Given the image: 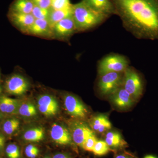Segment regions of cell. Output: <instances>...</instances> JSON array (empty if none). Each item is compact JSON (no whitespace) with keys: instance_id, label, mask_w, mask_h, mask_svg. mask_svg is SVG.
Returning <instances> with one entry per match:
<instances>
[{"instance_id":"18","label":"cell","mask_w":158,"mask_h":158,"mask_svg":"<svg viewBox=\"0 0 158 158\" xmlns=\"http://www.w3.org/2000/svg\"><path fill=\"white\" fill-rule=\"evenodd\" d=\"M72 8L73 6L69 8L59 10L50 9L47 20L52 29L57 23L72 15Z\"/></svg>"},{"instance_id":"30","label":"cell","mask_w":158,"mask_h":158,"mask_svg":"<svg viewBox=\"0 0 158 158\" xmlns=\"http://www.w3.org/2000/svg\"><path fill=\"white\" fill-rule=\"evenodd\" d=\"M34 6L45 9H51V0H32Z\"/></svg>"},{"instance_id":"33","label":"cell","mask_w":158,"mask_h":158,"mask_svg":"<svg viewBox=\"0 0 158 158\" xmlns=\"http://www.w3.org/2000/svg\"><path fill=\"white\" fill-rule=\"evenodd\" d=\"M115 158H131L127 156L124 155H118L116 156Z\"/></svg>"},{"instance_id":"38","label":"cell","mask_w":158,"mask_h":158,"mask_svg":"<svg viewBox=\"0 0 158 158\" xmlns=\"http://www.w3.org/2000/svg\"><path fill=\"white\" fill-rule=\"evenodd\" d=\"M1 111H0V117H1Z\"/></svg>"},{"instance_id":"13","label":"cell","mask_w":158,"mask_h":158,"mask_svg":"<svg viewBox=\"0 0 158 158\" xmlns=\"http://www.w3.org/2000/svg\"><path fill=\"white\" fill-rule=\"evenodd\" d=\"M111 98L113 104L121 110H126L131 107L135 100L122 86L111 94Z\"/></svg>"},{"instance_id":"7","label":"cell","mask_w":158,"mask_h":158,"mask_svg":"<svg viewBox=\"0 0 158 158\" xmlns=\"http://www.w3.org/2000/svg\"><path fill=\"white\" fill-rule=\"evenodd\" d=\"M69 131L73 141L81 147L89 137L94 135L91 128L85 123L79 120L71 123Z\"/></svg>"},{"instance_id":"12","label":"cell","mask_w":158,"mask_h":158,"mask_svg":"<svg viewBox=\"0 0 158 158\" xmlns=\"http://www.w3.org/2000/svg\"><path fill=\"white\" fill-rule=\"evenodd\" d=\"M51 137L57 144L68 145L71 144L73 139L70 131L63 126L54 123L51 127Z\"/></svg>"},{"instance_id":"8","label":"cell","mask_w":158,"mask_h":158,"mask_svg":"<svg viewBox=\"0 0 158 158\" xmlns=\"http://www.w3.org/2000/svg\"><path fill=\"white\" fill-rule=\"evenodd\" d=\"M64 105L67 113L74 118L83 119L88 115V110L85 105L73 95H65Z\"/></svg>"},{"instance_id":"23","label":"cell","mask_w":158,"mask_h":158,"mask_svg":"<svg viewBox=\"0 0 158 158\" xmlns=\"http://www.w3.org/2000/svg\"><path fill=\"white\" fill-rule=\"evenodd\" d=\"M19 125V121L17 118H9L4 122L2 127L3 131L7 135H12L18 129Z\"/></svg>"},{"instance_id":"32","label":"cell","mask_w":158,"mask_h":158,"mask_svg":"<svg viewBox=\"0 0 158 158\" xmlns=\"http://www.w3.org/2000/svg\"><path fill=\"white\" fill-rule=\"evenodd\" d=\"M5 138L4 137V138L1 139L0 140V150L3 148V147H4V144H5Z\"/></svg>"},{"instance_id":"4","label":"cell","mask_w":158,"mask_h":158,"mask_svg":"<svg viewBox=\"0 0 158 158\" xmlns=\"http://www.w3.org/2000/svg\"><path fill=\"white\" fill-rule=\"evenodd\" d=\"M129 66V60L126 57L119 54L108 55L98 63V73L102 76L109 73L124 72Z\"/></svg>"},{"instance_id":"6","label":"cell","mask_w":158,"mask_h":158,"mask_svg":"<svg viewBox=\"0 0 158 158\" xmlns=\"http://www.w3.org/2000/svg\"><path fill=\"white\" fill-rule=\"evenodd\" d=\"M30 86L28 80L19 74H13L6 80L5 84L6 92L12 95L21 96L27 91Z\"/></svg>"},{"instance_id":"36","label":"cell","mask_w":158,"mask_h":158,"mask_svg":"<svg viewBox=\"0 0 158 158\" xmlns=\"http://www.w3.org/2000/svg\"><path fill=\"white\" fill-rule=\"evenodd\" d=\"M2 87L0 86V94L1 93V92H2Z\"/></svg>"},{"instance_id":"24","label":"cell","mask_w":158,"mask_h":158,"mask_svg":"<svg viewBox=\"0 0 158 158\" xmlns=\"http://www.w3.org/2000/svg\"><path fill=\"white\" fill-rule=\"evenodd\" d=\"M110 147L106 141L102 140H98L92 152L95 155L102 156L107 154L110 152Z\"/></svg>"},{"instance_id":"1","label":"cell","mask_w":158,"mask_h":158,"mask_svg":"<svg viewBox=\"0 0 158 158\" xmlns=\"http://www.w3.org/2000/svg\"><path fill=\"white\" fill-rule=\"evenodd\" d=\"M123 25L137 39L158 40V0H110Z\"/></svg>"},{"instance_id":"21","label":"cell","mask_w":158,"mask_h":158,"mask_svg":"<svg viewBox=\"0 0 158 158\" xmlns=\"http://www.w3.org/2000/svg\"><path fill=\"white\" fill-rule=\"evenodd\" d=\"M44 130L42 127L30 129L24 134L23 138L26 141L31 142H39L44 138Z\"/></svg>"},{"instance_id":"28","label":"cell","mask_w":158,"mask_h":158,"mask_svg":"<svg viewBox=\"0 0 158 158\" xmlns=\"http://www.w3.org/2000/svg\"><path fill=\"white\" fill-rule=\"evenodd\" d=\"M97 141V139L95 137V135H93L90 136L86 140L81 148L86 151L92 152L94 147Z\"/></svg>"},{"instance_id":"15","label":"cell","mask_w":158,"mask_h":158,"mask_svg":"<svg viewBox=\"0 0 158 158\" xmlns=\"http://www.w3.org/2000/svg\"><path fill=\"white\" fill-rule=\"evenodd\" d=\"M88 6L98 12L110 17L116 15L115 9L110 0H82Z\"/></svg>"},{"instance_id":"20","label":"cell","mask_w":158,"mask_h":158,"mask_svg":"<svg viewBox=\"0 0 158 158\" xmlns=\"http://www.w3.org/2000/svg\"><path fill=\"white\" fill-rule=\"evenodd\" d=\"M105 141L109 147L114 148L123 147L127 144L121 135L116 131H110L107 133Z\"/></svg>"},{"instance_id":"27","label":"cell","mask_w":158,"mask_h":158,"mask_svg":"<svg viewBox=\"0 0 158 158\" xmlns=\"http://www.w3.org/2000/svg\"><path fill=\"white\" fill-rule=\"evenodd\" d=\"M6 152L9 158H19L20 156L19 148L15 144L8 145L6 148Z\"/></svg>"},{"instance_id":"10","label":"cell","mask_w":158,"mask_h":158,"mask_svg":"<svg viewBox=\"0 0 158 158\" xmlns=\"http://www.w3.org/2000/svg\"><path fill=\"white\" fill-rule=\"evenodd\" d=\"M9 16L12 23L20 31L26 34H27L35 20V19L31 14L9 11Z\"/></svg>"},{"instance_id":"19","label":"cell","mask_w":158,"mask_h":158,"mask_svg":"<svg viewBox=\"0 0 158 158\" xmlns=\"http://www.w3.org/2000/svg\"><path fill=\"white\" fill-rule=\"evenodd\" d=\"M34 6L32 0H15L11 5L9 11L31 14Z\"/></svg>"},{"instance_id":"3","label":"cell","mask_w":158,"mask_h":158,"mask_svg":"<svg viewBox=\"0 0 158 158\" xmlns=\"http://www.w3.org/2000/svg\"><path fill=\"white\" fill-rule=\"evenodd\" d=\"M122 87L136 101L143 94L144 81L142 77L135 70L128 66L123 72Z\"/></svg>"},{"instance_id":"11","label":"cell","mask_w":158,"mask_h":158,"mask_svg":"<svg viewBox=\"0 0 158 158\" xmlns=\"http://www.w3.org/2000/svg\"><path fill=\"white\" fill-rule=\"evenodd\" d=\"M37 106L40 112L46 116L56 115L59 110V105L56 99L49 94H44L39 97Z\"/></svg>"},{"instance_id":"2","label":"cell","mask_w":158,"mask_h":158,"mask_svg":"<svg viewBox=\"0 0 158 158\" xmlns=\"http://www.w3.org/2000/svg\"><path fill=\"white\" fill-rule=\"evenodd\" d=\"M72 16L77 32L95 27L109 17L91 9L83 1L73 5Z\"/></svg>"},{"instance_id":"29","label":"cell","mask_w":158,"mask_h":158,"mask_svg":"<svg viewBox=\"0 0 158 158\" xmlns=\"http://www.w3.org/2000/svg\"><path fill=\"white\" fill-rule=\"evenodd\" d=\"M25 153L29 158H36L39 154V149L33 144H29L26 148Z\"/></svg>"},{"instance_id":"31","label":"cell","mask_w":158,"mask_h":158,"mask_svg":"<svg viewBox=\"0 0 158 158\" xmlns=\"http://www.w3.org/2000/svg\"><path fill=\"white\" fill-rule=\"evenodd\" d=\"M53 158H70V157L66 154L58 153L55 155Z\"/></svg>"},{"instance_id":"37","label":"cell","mask_w":158,"mask_h":158,"mask_svg":"<svg viewBox=\"0 0 158 158\" xmlns=\"http://www.w3.org/2000/svg\"><path fill=\"white\" fill-rule=\"evenodd\" d=\"M44 158H51V157H46Z\"/></svg>"},{"instance_id":"14","label":"cell","mask_w":158,"mask_h":158,"mask_svg":"<svg viewBox=\"0 0 158 158\" xmlns=\"http://www.w3.org/2000/svg\"><path fill=\"white\" fill-rule=\"evenodd\" d=\"M27 34L45 38H54L52 28L47 19H35Z\"/></svg>"},{"instance_id":"35","label":"cell","mask_w":158,"mask_h":158,"mask_svg":"<svg viewBox=\"0 0 158 158\" xmlns=\"http://www.w3.org/2000/svg\"><path fill=\"white\" fill-rule=\"evenodd\" d=\"M4 136L2 135H0V140H1V139H2V138H4Z\"/></svg>"},{"instance_id":"26","label":"cell","mask_w":158,"mask_h":158,"mask_svg":"<svg viewBox=\"0 0 158 158\" xmlns=\"http://www.w3.org/2000/svg\"><path fill=\"white\" fill-rule=\"evenodd\" d=\"M70 0H51V9L59 10L72 7Z\"/></svg>"},{"instance_id":"25","label":"cell","mask_w":158,"mask_h":158,"mask_svg":"<svg viewBox=\"0 0 158 158\" xmlns=\"http://www.w3.org/2000/svg\"><path fill=\"white\" fill-rule=\"evenodd\" d=\"M50 9H45L34 6L31 14L35 19H48L49 15Z\"/></svg>"},{"instance_id":"16","label":"cell","mask_w":158,"mask_h":158,"mask_svg":"<svg viewBox=\"0 0 158 158\" xmlns=\"http://www.w3.org/2000/svg\"><path fill=\"white\" fill-rule=\"evenodd\" d=\"M90 125L93 131L98 133L105 132L112 127V124L109 118L103 114H99L94 116L90 119Z\"/></svg>"},{"instance_id":"34","label":"cell","mask_w":158,"mask_h":158,"mask_svg":"<svg viewBox=\"0 0 158 158\" xmlns=\"http://www.w3.org/2000/svg\"><path fill=\"white\" fill-rule=\"evenodd\" d=\"M144 158H157L155 156L152 155H147L145 156L144 157Z\"/></svg>"},{"instance_id":"17","label":"cell","mask_w":158,"mask_h":158,"mask_svg":"<svg viewBox=\"0 0 158 158\" xmlns=\"http://www.w3.org/2000/svg\"><path fill=\"white\" fill-rule=\"evenodd\" d=\"M20 101L6 96L0 97V111L7 114H14L18 112Z\"/></svg>"},{"instance_id":"5","label":"cell","mask_w":158,"mask_h":158,"mask_svg":"<svg viewBox=\"0 0 158 158\" xmlns=\"http://www.w3.org/2000/svg\"><path fill=\"white\" fill-rule=\"evenodd\" d=\"M123 72H111L100 76L99 90L105 95H111L122 86Z\"/></svg>"},{"instance_id":"22","label":"cell","mask_w":158,"mask_h":158,"mask_svg":"<svg viewBox=\"0 0 158 158\" xmlns=\"http://www.w3.org/2000/svg\"><path fill=\"white\" fill-rule=\"evenodd\" d=\"M19 113L22 116L31 117L36 116L37 112L36 108L32 103L25 102L20 105L18 110Z\"/></svg>"},{"instance_id":"9","label":"cell","mask_w":158,"mask_h":158,"mask_svg":"<svg viewBox=\"0 0 158 158\" xmlns=\"http://www.w3.org/2000/svg\"><path fill=\"white\" fill-rule=\"evenodd\" d=\"M77 32L72 15L57 23L53 27L54 38L66 40Z\"/></svg>"}]
</instances>
